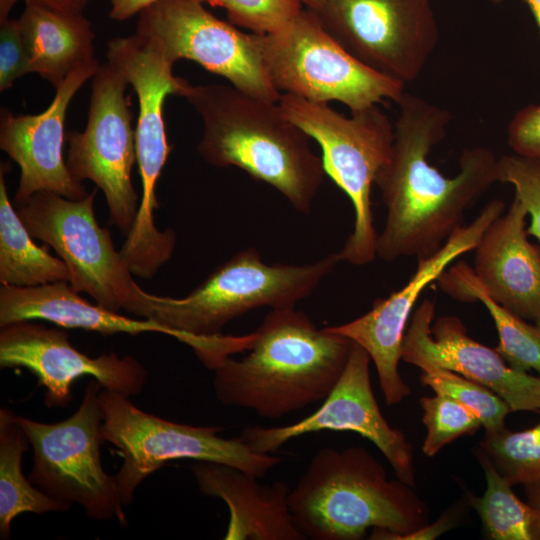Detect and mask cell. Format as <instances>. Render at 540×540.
Returning <instances> with one entry per match:
<instances>
[{"label":"cell","instance_id":"cell-1","mask_svg":"<svg viewBox=\"0 0 540 540\" xmlns=\"http://www.w3.org/2000/svg\"><path fill=\"white\" fill-rule=\"evenodd\" d=\"M397 104L392 150L374 181L387 211L377 238V256L386 262L435 254L498 182V158L481 146L462 151L455 176L441 173L428 155L446 136L451 114L409 93Z\"/></svg>","mask_w":540,"mask_h":540},{"label":"cell","instance_id":"cell-2","mask_svg":"<svg viewBox=\"0 0 540 540\" xmlns=\"http://www.w3.org/2000/svg\"><path fill=\"white\" fill-rule=\"evenodd\" d=\"M255 333L249 353L228 357L215 371L220 403L279 419L323 401L339 380L353 342L326 327L318 329L295 307L271 309Z\"/></svg>","mask_w":540,"mask_h":540},{"label":"cell","instance_id":"cell-3","mask_svg":"<svg viewBox=\"0 0 540 540\" xmlns=\"http://www.w3.org/2000/svg\"><path fill=\"white\" fill-rule=\"evenodd\" d=\"M183 97L203 121L197 151L208 164L239 167L277 189L297 211L310 213L326 174L323 161L278 102L222 84H189Z\"/></svg>","mask_w":540,"mask_h":540},{"label":"cell","instance_id":"cell-4","mask_svg":"<svg viewBox=\"0 0 540 540\" xmlns=\"http://www.w3.org/2000/svg\"><path fill=\"white\" fill-rule=\"evenodd\" d=\"M403 481L389 480L364 447L322 448L289 493L294 521L307 539L386 540L428 524L427 505Z\"/></svg>","mask_w":540,"mask_h":540},{"label":"cell","instance_id":"cell-5","mask_svg":"<svg viewBox=\"0 0 540 540\" xmlns=\"http://www.w3.org/2000/svg\"><path fill=\"white\" fill-rule=\"evenodd\" d=\"M106 57L132 85L139 103L135 136L142 195L120 253L132 272L152 275L171 258L176 243L175 232L160 231L154 221L156 185L173 149L167 141L164 103L167 96L183 97L189 83L173 74L174 63L155 41L137 32L111 39Z\"/></svg>","mask_w":540,"mask_h":540},{"label":"cell","instance_id":"cell-6","mask_svg":"<svg viewBox=\"0 0 540 540\" xmlns=\"http://www.w3.org/2000/svg\"><path fill=\"white\" fill-rule=\"evenodd\" d=\"M340 261L338 253H332L310 264L269 265L256 248L249 247L219 265L184 297L145 291L140 318L195 339H209L222 334L228 322L259 307H295Z\"/></svg>","mask_w":540,"mask_h":540},{"label":"cell","instance_id":"cell-7","mask_svg":"<svg viewBox=\"0 0 540 540\" xmlns=\"http://www.w3.org/2000/svg\"><path fill=\"white\" fill-rule=\"evenodd\" d=\"M284 114L315 139L322 149L325 173L345 192L354 208V226L341 261L362 266L377 256L378 234L373 225L371 188L388 160L394 141V124L377 105L351 112L347 117L328 103L281 94Z\"/></svg>","mask_w":540,"mask_h":540},{"label":"cell","instance_id":"cell-8","mask_svg":"<svg viewBox=\"0 0 540 540\" xmlns=\"http://www.w3.org/2000/svg\"><path fill=\"white\" fill-rule=\"evenodd\" d=\"M101 435L113 444L122 465L114 475L124 506L137 487L167 462L193 459L233 466L254 477H264L282 459L252 450L239 436L223 438V427L195 426L162 419L136 407L129 397L101 389Z\"/></svg>","mask_w":540,"mask_h":540},{"label":"cell","instance_id":"cell-9","mask_svg":"<svg viewBox=\"0 0 540 540\" xmlns=\"http://www.w3.org/2000/svg\"><path fill=\"white\" fill-rule=\"evenodd\" d=\"M263 64L274 87L312 102L338 101L351 112L384 100L398 102L404 85L350 55L307 8L284 28L256 34Z\"/></svg>","mask_w":540,"mask_h":540},{"label":"cell","instance_id":"cell-10","mask_svg":"<svg viewBox=\"0 0 540 540\" xmlns=\"http://www.w3.org/2000/svg\"><path fill=\"white\" fill-rule=\"evenodd\" d=\"M102 386L92 379L78 409L56 423H43L15 414L33 451L30 482L50 497L81 506L96 520L127 519L114 476L103 469L100 444Z\"/></svg>","mask_w":540,"mask_h":540},{"label":"cell","instance_id":"cell-11","mask_svg":"<svg viewBox=\"0 0 540 540\" xmlns=\"http://www.w3.org/2000/svg\"><path fill=\"white\" fill-rule=\"evenodd\" d=\"M96 192L72 200L40 191L16 209L31 236L49 245L66 264L68 283L77 292L90 295L104 308L139 317L145 291L116 251L110 231L96 220Z\"/></svg>","mask_w":540,"mask_h":540},{"label":"cell","instance_id":"cell-12","mask_svg":"<svg viewBox=\"0 0 540 540\" xmlns=\"http://www.w3.org/2000/svg\"><path fill=\"white\" fill-rule=\"evenodd\" d=\"M315 13L350 55L404 86L421 74L439 39L430 0H326Z\"/></svg>","mask_w":540,"mask_h":540},{"label":"cell","instance_id":"cell-13","mask_svg":"<svg viewBox=\"0 0 540 540\" xmlns=\"http://www.w3.org/2000/svg\"><path fill=\"white\" fill-rule=\"evenodd\" d=\"M128 81L109 63L92 77V93L84 131H70L67 166L79 182L95 183L106 199L109 222L126 237L139 209L131 172L137 161L131 125Z\"/></svg>","mask_w":540,"mask_h":540},{"label":"cell","instance_id":"cell-14","mask_svg":"<svg viewBox=\"0 0 540 540\" xmlns=\"http://www.w3.org/2000/svg\"><path fill=\"white\" fill-rule=\"evenodd\" d=\"M199 0H161L139 14L136 32L155 41L173 63L192 60L252 96L278 102L255 33L210 13Z\"/></svg>","mask_w":540,"mask_h":540},{"label":"cell","instance_id":"cell-15","mask_svg":"<svg viewBox=\"0 0 540 540\" xmlns=\"http://www.w3.org/2000/svg\"><path fill=\"white\" fill-rule=\"evenodd\" d=\"M505 209L500 199L489 201L468 225L458 228L439 251L417 259V268L409 281L386 298L374 301L364 315L347 323L326 327L359 344L373 361L379 386L387 405L400 403L410 394L399 373L407 322L423 290L446 271L455 259L474 250L487 227Z\"/></svg>","mask_w":540,"mask_h":540},{"label":"cell","instance_id":"cell-16","mask_svg":"<svg viewBox=\"0 0 540 540\" xmlns=\"http://www.w3.org/2000/svg\"><path fill=\"white\" fill-rule=\"evenodd\" d=\"M370 362L367 351L353 342L339 380L315 412L286 426H250L239 437L252 450L270 454L304 434L323 430L355 432L381 451L399 480L415 487L412 446L405 434L382 415L371 387Z\"/></svg>","mask_w":540,"mask_h":540},{"label":"cell","instance_id":"cell-17","mask_svg":"<svg viewBox=\"0 0 540 540\" xmlns=\"http://www.w3.org/2000/svg\"><path fill=\"white\" fill-rule=\"evenodd\" d=\"M0 367L26 368L45 388L47 407H65L74 381L96 379L102 388L131 397L139 394L147 371L133 356L115 352L90 357L72 346L69 334L30 320L0 327Z\"/></svg>","mask_w":540,"mask_h":540},{"label":"cell","instance_id":"cell-18","mask_svg":"<svg viewBox=\"0 0 540 540\" xmlns=\"http://www.w3.org/2000/svg\"><path fill=\"white\" fill-rule=\"evenodd\" d=\"M433 300L425 298L415 309L405 332L402 360L417 365L429 362L483 385L516 411L540 410V376L509 366L494 349L468 336L463 322L442 316L432 325Z\"/></svg>","mask_w":540,"mask_h":540},{"label":"cell","instance_id":"cell-19","mask_svg":"<svg viewBox=\"0 0 540 540\" xmlns=\"http://www.w3.org/2000/svg\"><path fill=\"white\" fill-rule=\"evenodd\" d=\"M99 67L94 57L73 68L55 88L54 99L42 113L16 115L6 109L1 110L0 148L20 168L15 207L40 191L54 192L72 200L89 194L83 184L71 175L64 160V123L72 98Z\"/></svg>","mask_w":540,"mask_h":540},{"label":"cell","instance_id":"cell-20","mask_svg":"<svg viewBox=\"0 0 540 540\" xmlns=\"http://www.w3.org/2000/svg\"><path fill=\"white\" fill-rule=\"evenodd\" d=\"M25 320H43L62 328L83 329L102 335L161 333L191 347L202 363L214 359L219 350L217 338L195 339L151 319L129 318L97 303L92 304L66 281L35 287L1 284L0 327Z\"/></svg>","mask_w":540,"mask_h":540},{"label":"cell","instance_id":"cell-21","mask_svg":"<svg viewBox=\"0 0 540 540\" xmlns=\"http://www.w3.org/2000/svg\"><path fill=\"white\" fill-rule=\"evenodd\" d=\"M527 216L514 197L478 241L473 271L494 301L535 322L540 315V247L528 239Z\"/></svg>","mask_w":540,"mask_h":540},{"label":"cell","instance_id":"cell-22","mask_svg":"<svg viewBox=\"0 0 540 540\" xmlns=\"http://www.w3.org/2000/svg\"><path fill=\"white\" fill-rule=\"evenodd\" d=\"M191 470L200 492L229 509L225 540L307 539L292 516L287 482L262 485L238 468L208 461H197Z\"/></svg>","mask_w":540,"mask_h":540},{"label":"cell","instance_id":"cell-23","mask_svg":"<svg viewBox=\"0 0 540 540\" xmlns=\"http://www.w3.org/2000/svg\"><path fill=\"white\" fill-rule=\"evenodd\" d=\"M18 20L31 72L55 88L73 68L94 58L95 33L83 13L25 5Z\"/></svg>","mask_w":540,"mask_h":540},{"label":"cell","instance_id":"cell-24","mask_svg":"<svg viewBox=\"0 0 540 540\" xmlns=\"http://www.w3.org/2000/svg\"><path fill=\"white\" fill-rule=\"evenodd\" d=\"M440 288L463 302H481L492 317L499 336L495 350L512 368L540 376V329L494 301L474 274L473 268L458 262L439 278Z\"/></svg>","mask_w":540,"mask_h":540},{"label":"cell","instance_id":"cell-25","mask_svg":"<svg viewBox=\"0 0 540 540\" xmlns=\"http://www.w3.org/2000/svg\"><path fill=\"white\" fill-rule=\"evenodd\" d=\"M0 171V282L14 287L69 281V270L63 260L51 255L47 247H40L20 219L10 201Z\"/></svg>","mask_w":540,"mask_h":540},{"label":"cell","instance_id":"cell-26","mask_svg":"<svg viewBox=\"0 0 540 540\" xmlns=\"http://www.w3.org/2000/svg\"><path fill=\"white\" fill-rule=\"evenodd\" d=\"M30 442L15 420V413L0 409V537L10 539L13 519L23 513L63 512L70 505L58 501L27 479L22 471L23 453Z\"/></svg>","mask_w":540,"mask_h":540},{"label":"cell","instance_id":"cell-27","mask_svg":"<svg viewBox=\"0 0 540 540\" xmlns=\"http://www.w3.org/2000/svg\"><path fill=\"white\" fill-rule=\"evenodd\" d=\"M486 489L481 497L466 491V499L479 515L486 538L491 540H540V511L523 502L512 485L478 448Z\"/></svg>","mask_w":540,"mask_h":540},{"label":"cell","instance_id":"cell-28","mask_svg":"<svg viewBox=\"0 0 540 540\" xmlns=\"http://www.w3.org/2000/svg\"><path fill=\"white\" fill-rule=\"evenodd\" d=\"M420 381L436 394L446 395L470 410L480 419L485 433H494L505 428V419L511 412L508 404L490 389L457 372L441 366L421 362Z\"/></svg>","mask_w":540,"mask_h":540},{"label":"cell","instance_id":"cell-29","mask_svg":"<svg viewBox=\"0 0 540 540\" xmlns=\"http://www.w3.org/2000/svg\"><path fill=\"white\" fill-rule=\"evenodd\" d=\"M540 415V410L538 411ZM479 448L513 486L540 481V420L532 428L485 433Z\"/></svg>","mask_w":540,"mask_h":540},{"label":"cell","instance_id":"cell-30","mask_svg":"<svg viewBox=\"0 0 540 540\" xmlns=\"http://www.w3.org/2000/svg\"><path fill=\"white\" fill-rule=\"evenodd\" d=\"M422 422L427 429L422 446L428 457L436 455L458 437L473 434L481 426L478 416L460 402L442 394L421 397Z\"/></svg>","mask_w":540,"mask_h":540},{"label":"cell","instance_id":"cell-31","mask_svg":"<svg viewBox=\"0 0 540 540\" xmlns=\"http://www.w3.org/2000/svg\"><path fill=\"white\" fill-rule=\"evenodd\" d=\"M227 11L233 24L255 34L275 33L289 24L304 8L298 0H199Z\"/></svg>","mask_w":540,"mask_h":540},{"label":"cell","instance_id":"cell-32","mask_svg":"<svg viewBox=\"0 0 540 540\" xmlns=\"http://www.w3.org/2000/svg\"><path fill=\"white\" fill-rule=\"evenodd\" d=\"M497 180L510 184L517 198L530 216L527 234L540 243V161L518 154H506L498 158Z\"/></svg>","mask_w":540,"mask_h":540},{"label":"cell","instance_id":"cell-33","mask_svg":"<svg viewBox=\"0 0 540 540\" xmlns=\"http://www.w3.org/2000/svg\"><path fill=\"white\" fill-rule=\"evenodd\" d=\"M32 73L24 48L19 20L0 21V91L9 89L14 81Z\"/></svg>","mask_w":540,"mask_h":540},{"label":"cell","instance_id":"cell-34","mask_svg":"<svg viewBox=\"0 0 540 540\" xmlns=\"http://www.w3.org/2000/svg\"><path fill=\"white\" fill-rule=\"evenodd\" d=\"M507 135L513 153L540 161V104L519 109L508 125Z\"/></svg>","mask_w":540,"mask_h":540},{"label":"cell","instance_id":"cell-35","mask_svg":"<svg viewBox=\"0 0 540 540\" xmlns=\"http://www.w3.org/2000/svg\"><path fill=\"white\" fill-rule=\"evenodd\" d=\"M462 509L456 506L443 513L432 524H426L418 530L402 534L391 535L386 540H432L455 527L461 519Z\"/></svg>","mask_w":540,"mask_h":540},{"label":"cell","instance_id":"cell-36","mask_svg":"<svg viewBox=\"0 0 540 540\" xmlns=\"http://www.w3.org/2000/svg\"><path fill=\"white\" fill-rule=\"evenodd\" d=\"M109 16L116 21H125L161 0H110Z\"/></svg>","mask_w":540,"mask_h":540},{"label":"cell","instance_id":"cell-37","mask_svg":"<svg viewBox=\"0 0 540 540\" xmlns=\"http://www.w3.org/2000/svg\"><path fill=\"white\" fill-rule=\"evenodd\" d=\"M90 0H24L25 5L43 6L65 13H83Z\"/></svg>","mask_w":540,"mask_h":540},{"label":"cell","instance_id":"cell-38","mask_svg":"<svg viewBox=\"0 0 540 540\" xmlns=\"http://www.w3.org/2000/svg\"><path fill=\"white\" fill-rule=\"evenodd\" d=\"M523 486L527 502L540 511V481L525 484Z\"/></svg>","mask_w":540,"mask_h":540},{"label":"cell","instance_id":"cell-39","mask_svg":"<svg viewBox=\"0 0 540 540\" xmlns=\"http://www.w3.org/2000/svg\"><path fill=\"white\" fill-rule=\"evenodd\" d=\"M18 0H0V21L10 17V12Z\"/></svg>","mask_w":540,"mask_h":540},{"label":"cell","instance_id":"cell-40","mask_svg":"<svg viewBox=\"0 0 540 540\" xmlns=\"http://www.w3.org/2000/svg\"><path fill=\"white\" fill-rule=\"evenodd\" d=\"M529 7L540 33V0H524Z\"/></svg>","mask_w":540,"mask_h":540},{"label":"cell","instance_id":"cell-41","mask_svg":"<svg viewBox=\"0 0 540 540\" xmlns=\"http://www.w3.org/2000/svg\"><path fill=\"white\" fill-rule=\"evenodd\" d=\"M305 8L312 11H319L325 4L326 0H298Z\"/></svg>","mask_w":540,"mask_h":540},{"label":"cell","instance_id":"cell-42","mask_svg":"<svg viewBox=\"0 0 540 540\" xmlns=\"http://www.w3.org/2000/svg\"><path fill=\"white\" fill-rule=\"evenodd\" d=\"M535 324H536L537 327L540 329V315H539L538 318L535 320Z\"/></svg>","mask_w":540,"mask_h":540},{"label":"cell","instance_id":"cell-43","mask_svg":"<svg viewBox=\"0 0 540 540\" xmlns=\"http://www.w3.org/2000/svg\"><path fill=\"white\" fill-rule=\"evenodd\" d=\"M488 1H490V2H492V3H495V4H499V3H501L503 0H488Z\"/></svg>","mask_w":540,"mask_h":540}]
</instances>
